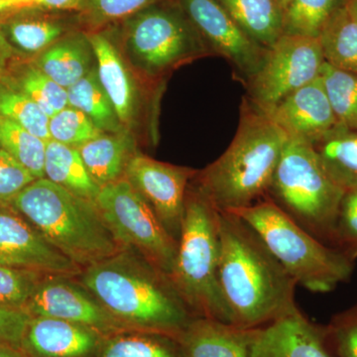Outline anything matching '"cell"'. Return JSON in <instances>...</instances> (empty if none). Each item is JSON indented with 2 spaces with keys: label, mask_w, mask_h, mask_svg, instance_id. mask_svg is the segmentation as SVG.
Masks as SVG:
<instances>
[{
  "label": "cell",
  "mask_w": 357,
  "mask_h": 357,
  "mask_svg": "<svg viewBox=\"0 0 357 357\" xmlns=\"http://www.w3.org/2000/svg\"><path fill=\"white\" fill-rule=\"evenodd\" d=\"M319 39L326 64L357 75V20L347 6L328 20Z\"/></svg>",
  "instance_id": "obj_27"
},
{
  "label": "cell",
  "mask_w": 357,
  "mask_h": 357,
  "mask_svg": "<svg viewBox=\"0 0 357 357\" xmlns=\"http://www.w3.org/2000/svg\"><path fill=\"white\" fill-rule=\"evenodd\" d=\"M325 63L319 38L283 34L268 49L259 70L246 79V98L267 114L286 96L319 79Z\"/></svg>",
  "instance_id": "obj_10"
},
{
  "label": "cell",
  "mask_w": 357,
  "mask_h": 357,
  "mask_svg": "<svg viewBox=\"0 0 357 357\" xmlns=\"http://www.w3.org/2000/svg\"><path fill=\"white\" fill-rule=\"evenodd\" d=\"M36 178L27 169L0 147V206H9Z\"/></svg>",
  "instance_id": "obj_39"
},
{
  "label": "cell",
  "mask_w": 357,
  "mask_h": 357,
  "mask_svg": "<svg viewBox=\"0 0 357 357\" xmlns=\"http://www.w3.org/2000/svg\"><path fill=\"white\" fill-rule=\"evenodd\" d=\"M77 277L131 330L164 333L177 340L195 318L170 277L133 249H121L84 268Z\"/></svg>",
  "instance_id": "obj_2"
},
{
  "label": "cell",
  "mask_w": 357,
  "mask_h": 357,
  "mask_svg": "<svg viewBox=\"0 0 357 357\" xmlns=\"http://www.w3.org/2000/svg\"><path fill=\"white\" fill-rule=\"evenodd\" d=\"M253 41L269 49L284 34V9L278 0H218Z\"/></svg>",
  "instance_id": "obj_22"
},
{
  "label": "cell",
  "mask_w": 357,
  "mask_h": 357,
  "mask_svg": "<svg viewBox=\"0 0 357 357\" xmlns=\"http://www.w3.org/2000/svg\"><path fill=\"white\" fill-rule=\"evenodd\" d=\"M44 178L91 202H96L100 191L89 176L79 150L53 139L47 141Z\"/></svg>",
  "instance_id": "obj_23"
},
{
  "label": "cell",
  "mask_w": 357,
  "mask_h": 357,
  "mask_svg": "<svg viewBox=\"0 0 357 357\" xmlns=\"http://www.w3.org/2000/svg\"><path fill=\"white\" fill-rule=\"evenodd\" d=\"M0 263L50 275L77 276L83 270L11 206H0Z\"/></svg>",
  "instance_id": "obj_14"
},
{
  "label": "cell",
  "mask_w": 357,
  "mask_h": 357,
  "mask_svg": "<svg viewBox=\"0 0 357 357\" xmlns=\"http://www.w3.org/2000/svg\"><path fill=\"white\" fill-rule=\"evenodd\" d=\"M96 357H185L175 337L164 333L128 331L105 338Z\"/></svg>",
  "instance_id": "obj_29"
},
{
  "label": "cell",
  "mask_w": 357,
  "mask_h": 357,
  "mask_svg": "<svg viewBox=\"0 0 357 357\" xmlns=\"http://www.w3.org/2000/svg\"><path fill=\"white\" fill-rule=\"evenodd\" d=\"M347 0H290L284 10V34L319 38Z\"/></svg>",
  "instance_id": "obj_30"
},
{
  "label": "cell",
  "mask_w": 357,
  "mask_h": 357,
  "mask_svg": "<svg viewBox=\"0 0 357 357\" xmlns=\"http://www.w3.org/2000/svg\"><path fill=\"white\" fill-rule=\"evenodd\" d=\"M49 132L51 139L76 149L103 133L84 112L70 105L51 117Z\"/></svg>",
  "instance_id": "obj_34"
},
{
  "label": "cell",
  "mask_w": 357,
  "mask_h": 357,
  "mask_svg": "<svg viewBox=\"0 0 357 357\" xmlns=\"http://www.w3.org/2000/svg\"><path fill=\"white\" fill-rule=\"evenodd\" d=\"M76 277L44 275L23 312L30 318L57 319L86 326L107 337L133 331L112 316Z\"/></svg>",
  "instance_id": "obj_11"
},
{
  "label": "cell",
  "mask_w": 357,
  "mask_h": 357,
  "mask_svg": "<svg viewBox=\"0 0 357 357\" xmlns=\"http://www.w3.org/2000/svg\"><path fill=\"white\" fill-rule=\"evenodd\" d=\"M319 77L338 123L347 130H357V75L325 63Z\"/></svg>",
  "instance_id": "obj_32"
},
{
  "label": "cell",
  "mask_w": 357,
  "mask_h": 357,
  "mask_svg": "<svg viewBox=\"0 0 357 357\" xmlns=\"http://www.w3.org/2000/svg\"><path fill=\"white\" fill-rule=\"evenodd\" d=\"M20 10H15V9L10 8V7L6 6V4L0 2V22L6 20L9 16L13 15V13H17Z\"/></svg>",
  "instance_id": "obj_45"
},
{
  "label": "cell",
  "mask_w": 357,
  "mask_h": 357,
  "mask_svg": "<svg viewBox=\"0 0 357 357\" xmlns=\"http://www.w3.org/2000/svg\"><path fill=\"white\" fill-rule=\"evenodd\" d=\"M95 203L122 248L137 251L170 277L178 241L128 178L102 187Z\"/></svg>",
  "instance_id": "obj_9"
},
{
  "label": "cell",
  "mask_w": 357,
  "mask_h": 357,
  "mask_svg": "<svg viewBox=\"0 0 357 357\" xmlns=\"http://www.w3.org/2000/svg\"><path fill=\"white\" fill-rule=\"evenodd\" d=\"M180 6L211 54L229 61L246 79L259 70L268 49L253 41L218 0H180Z\"/></svg>",
  "instance_id": "obj_12"
},
{
  "label": "cell",
  "mask_w": 357,
  "mask_h": 357,
  "mask_svg": "<svg viewBox=\"0 0 357 357\" xmlns=\"http://www.w3.org/2000/svg\"><path fill=\"white\" fill-rule=\"evenodd\" d=\"M227 213L248 222L298 285L307 290L331 292L351 279V257L314 238L269 199Z\"/></svg>",
  "instance_id": "obj_6"
},
{
  "label": "cell",
  "mask_w": 357,
  "mask_h": 357,
  "mask_svg": "<svg viewBox=\"0 0 357 357\" xmlns=\"http://www.w3.org/2000/svg\"><path fill=\"white\" fill-rule=\"evenodd\" d=\"M344 192L326 174L312 145L289 138L265 198L314 238L333 248Z\"/></svg>",
  "instance_id": "obj_7"
},
{
  "label": "cell",
  "mask_w": 357,
  "mask_h": 357,
  "mask_svg": "<svg viewBox=\"0 0 357 357\" xmlns=\"http://www.w3.org/2000/svg\"><path fill=\"white\" fill-rule=\"evenodd\" d=\"M107 335L61 319L30 318L20 347L24 357H96Z\"/></svg>",
  "instance_id": "obj_17"
},
{
  "label": "cell",
  "mask_w": 357,
  "mask_h": 357,
  "mask_svg": "<svg viewBox=\"0 0 357 357\" xmlns=\"http://www.w3.org/2000/svg\"><path fill=\"white\" fill-rule=\"evenodd\" d=\"M0 357H24L18 349L0 344Z\"/></svg>",
  "instance_id": "obj_44"
},
{
  "label": "cell",
  "mask_w": 357,
  "mask_h": 357,
  "mask_svg": "<svg viewBox=\"0 0 357 357\" xmlns=\"http://www.w3.org/2000/svg\"><path fill=\"white\" fill-rule=\"evenodd\" d=\"M0 81L31 98L49 119L69 107L67 89L44 74L33 62L16 68L13 66Z\"/></svg>",
  "instance_id": "obj_28"
},
{
  "label": "cell",
  "mask_w": 357,
  "mask_h": 357,
  "mask_svg": "<svg viewBox=\"0 0 357 357\" xmlns=\"http://www.w3.org/2000/svg\"><path fill=\"white\" fill-rule=\"evenodd\" d=\"M266 114L289 138L311 145L344 128L338 123L321 77L286 96Z\"/></svg>",
  "instance_id": "obj_15"
},
{
  "label": "cell",
  "mask_w": 357,
  "mask_h": 357,
  "mask_svg": "<svg viewBox=\"0 0 357 357\" xmlns=\"http://www.w3.org/2000/svg\"><path fill=\"white\" fill-rule=\"evenodd\" d=\"M162 0H82L81 13L93 25L129 20Z\"/></svg>",
  "instance_id": "obj_36"
},
{
  "label": "cell",
  "mask_w": 357,
  "mask_h": 357,
  "mask_svg": "<svg viewBox=\"0 0 357 357\" xmlns=\"http://www.w3.org/2000/svg\"><path fill=\"white\" fill-rule=\"evenodd\" d=\"M30 317L22 311L0 306V344L20 351Z\"/></svg>",
  "instance_id": "obj_40"
},
{
  "label": "cell",
  "mask_w": 357,
  "mask_h": 357,
  "mask_svg": "<svg viewBox=\"0 0 357 357\" xmlns=\"http://www.w3.org/2000/svg\"><path fill=\"white\" fill-rule=\"evenodd\" d=\"M67 91L69 105L84 112L102 132L116 133L126 130L117 116L109 96L100 84L96 65Z\"/></svg>",
  "instance_id": "obj_26"
},
{
  "label": "cell",
  "mask_w": 357,
  "mask_h": 357,
  "mask_svg": "<svg viewBox=\"0 0 357 357\" xmlns=\"http://www.w3.org/2000/svg\"><path fill=\"white\" fill-rule=\"evenodd\" d=\"M21 10L0 22V29L16 53L39 55L64 34L66 27L61 21Z\"/></svg>",
  "instance_id": "obj_24"
},
{
  "label": "cell",
  "mask_w": 357,
  "mask_h": 357,
  "mask_svg": "<svg viewBox=\"0 0 357 357\" xmlns=\"http://www.w3.org/2000/svg\"><path fill=\"white\" fill-rule=\"evenodd\" d=\"M220 255V211L196 185H189L170 279L195 317L234 325L218 281Z\"/></svg>",
  "instance_id": "obj_5"
},
{
  "label": "cell",
  "mask_w": 357,
  "mask_h": 357,
  "mask_svg": "<svg viewBox=\"0 0 357 357\" xmlns=\"http://www.w3.org/2000/svg\"><path fill=\"white\" fill-rule=\"evenodd\" d=\"M257 330L195 317L177 340L185 357H251Z\"/></svg>",
  "instance_id": "obj_18"
},
{
  "label": "cell",
  "mask_w": 357,
  "mask_h": 357,
  "mask_svg": "<svg viewBox=\"0 0 357 357\" xmlns=\"http://www.w3.org/2000/svg\"><path fill=\"white\" fill-rule=\"evenodd\" d=\"M86 170L98 187L124 177L126 167L134 154V140L126 130L100 134L79 148Z\"/></svg>",
  "instance_id": "obj_21"
},
{
  "label": "cell",
  "mask_w": 357,
  "mask_h": 357,
  "mask_svg": "<svg viewBox=\"0 0 357 357\" xmlns=\"http://www.w3.org/2000/svg\"><path fill=\"white\" fill-rule=\"evenodd\" d=\"M95 52L96 70L102 88L107 91L119 121L126 128L137 112V89L119 50L100 33L88 35Z\"/></svg>",
  "instance_id": "obj_19"
},
{
  "label": "cell",
  "mask_w": 357,
  "mask_h": 357,
  "mask_svg": "<svg viewBox=\"0 0 357 357\" xmlns=\"http://www.w3.org/2000/svg\"><path fill=\"white\" fill-rule=\"evenodd\" d=\"M0 116L15 122L46 142L51 139L50 119L31 98L2 81H0Z\"/></svg>",
  "instance_id": "obj_33"
},
{
  "label": "cell",
  "mask_w": 357,
  "mask_h": 357,
  "mask_svg": "<svg viewBox=\"0 0 357 357\" xmlns=\"http://www.w3.org/2000/svg\"><path fill=\"white\" fill-rule=\"evenodd\" d=\"M287 134L244 98L229 146L195 176V185L220 211L248 208L265 198L287 144Z\"/></svg>",
  "instance_id": "obj_3"
},
{
  "label": "cell",
  "mask_w": 357,
  "mask_h": 357,
  "mask_svg": "<svg viewBox=\"0 0 357 357\" xmlns=\"http://www.w3.org/2000/svg\"><path fill=\"white\" fill-rule=\"evenodd\" d=\"M279 3L281 4V6L283 7L284 10H285L286 6H288L289 2H290V0H278Z\"/></svg>",
  "instance_id": "obj_47"
},
{
  "label": "cell",
  "mask_w": 357,
  "mask_h": 357,
  "mask_svg": "<svg viewBox=\"0 0 357 357\" xmlns=\"http://www.w3.org/2000/svg\"><path fill=\"white\" fill-rule=\"evenodd\" d=\"M82 0H33V6L52 10H81Z\"/></svg>",
  "instance_id": "obj_42"
},
{
  "label": "cell",
  "mask_w": 357,
  "mask_h": 357,
  "mask_svg": "<svg viewBox=\"0 0 357 357\" xmlns=\"http://www.w3.org/2000/svg\"><path fill=\"white\" fill-rule=\"evenodd\" d=\"M33 64L62 88L68 89L96 67V56L88 35L75 34L58 40Z\"/></svg>",
  "instance_id": "obj_20"
},
{
  "label": "cell",
  "mask_w": 357,
  "mask_h": 357,
  "mask_svg": "<svg viewBox=\"0 0 357 357\" xmlns=\"http://www.w3.org/2000/svg\"><path fill=\"white\" fill-rule=\"evenodd\" d=\"M197 173L192 169L135 153L126 167L124 177L149 204L167 231L178 241L190 181Z\"/></svg>",
  "instance_id": "obj_13"
},
{
  "label": "cell",
  "mask_w": 357,
  "mask_h": 357,
  "mask_svg": "<svg viewBox=\"0 0 357 357\" xmlns=\"http://www.w3.org/2000/svg\"><path fill=\"white\" fill-rule=\"evenodd\" d=\"M0 2L10 8L15 9V10L34 7L33 6V0H0Z\"/></svg>",
  "instance_id": "obj_43"
},
{
  "label": "cell",
  "mask_w": 357,
  "mask_h": 357,
  "mask_svg": "<svg viewBox=\"0 0 357 357\" xmlns=\"http://www.w3.org/2000/svg\"><path fill=\"white\" fill-rule=\"evenodd\" d=\"M9 206L82 269L123 249L95 202L77 196L48 178H36Z\"/></svg>",
  "instance_id": "obj_4"
},
{
  "label": "cell",
  "mask_w": 357,
  "mask_h": 357,
  "mask_svg": "<svg viewBox=\"0 0 357 357\" xmlns=\"http://www.w3.org/2000/svg\"><path fill=\"white\" fill-rule=\"evenodd\" d=\"M312 147L335 184L344 191L357 187V130L338 129Z\"/></svg>",
  "instance_id": "obj_25"
},
{
  "label": "cell",
  "mask_w": 357,
  "mask_h": 357,
  "mask_svg": "<svg viewBox=\"0 0 357 357\" xmlns=\"http://www.w3.org/2000/svg\"><path fill=\"white\" fill-rule=\"evenodd\" d=\"M44 275L0 263V306L23 312Z\"/></svg>",
  "instance_id": "obj_35"
},
{
  "label": "cell",
  "mask_w": 357,
  "mask_h": 357,
  "mask_svg": "<svg viewBox=\"0 0 357 357\" xmlns=\"http://www.w3.org/2000/svg\"><path fill=\"white\" fill-rule=\"evenodd\" d=\"M345 6H347L349 13H351L352 16L357 20V0H347Z\"/></svg>",
  "instance_id": "obj_46"
},
{
  "label": "cell",
  "mask_w": 357,
  "mask_h": 357,
  "mask_svg": "<svg viewBox=\"0 0 357 357\" xmlns=\"http://www.w3.org/2000/svg\"><path fill=\"white\" fill-rule=\"evenodd\" d=\"M333 248L357 258V187L347 190L340 202L333 234Z\"/></svg>",
  "instance_id": "obj_37"
},
{
  "label": "cell",
  "mask_w": 357,
  "mask_h": 357,
  "mask_svg": "<svg viewBox=\"0 0 357 357\" xmlns=\"http://www.w3.org/2000/svg\"><path fill=\"white\" fill-rule=\"evenodd\" d=\"M325 331L335 356L357 357V305L333 317Z\"/></svg>",
  "instance_id": "obj_38"
},
{
  "label": "cell",
  "mask_w": 357,
  "mask_h": 357,
  "mask_svg": "<svg viewBox=\"0 0 357 357\" xmlns=\"http://www.w3.org/2000/svg\"><path fill=\"white\" fill-rule=\"evenodd\" d=\"M218 281L234 325L260 328L297 311V282L255 229L234 213L220 211Z\"/></svg>",
  "instance_id": "obj_1"
},
{
  "label": "cell",
  "mask_w": 357,
  "mask_h": 357,
  "mask_svg": "<svg viewBox=\"0 0 357 357\" xmlns=\"http://www.w3.org/2000/svg\"><path fill=\"white\" fill-rule=\"evenodd\" d=\"M46 141L0 116V147L34 176L44 178Z\"/></svg>",
  "instance_id": "obj_31"
},
{
  "label": "cell",
  "mask_w": 357,
  "mask_h": 357,
  "mask_svg": "<svg viewBox=\"0 0 357 357\" xmlns=\"http://www.w3.org/2000/svg\"><path fill=\"white\" fill-rule=\"evenodd\" d=\"M15 50L7 41L3 32L0 29V79H3L9 69L13 67Z\"/></svg>",
  "instance_id": "obj_41"
},
{
  "label": "cell",
  "mask_w": 357,
  "mask_h": 357,
  "mask_svg": "<svg viewBox=\"0 0 357 357\" xmlns=\"http://www.w3.org/2000/svg\"><path fill=\"white\" fill-rule=\"evenodd\" d=\"M126 49L136 69L150 77L211 54L181 6L161 2L129 18Z\"/></svg>",
  "instance_id": "obj_8"
},
{
  "label": "cell",
  "mask_w": 357,
  "mask_h": 357,
  "mask_svg": "<svg viewBox=\"0 0 357 357\" xmlns=\"http://www.w3.org/2000/svg\"><path fill=\"white\" fill-rule=\"evenodd\" d=\"M251 357H337L325 328L317 326L298 309L258 328Z\"/></svg>",
  "instance_id": "obj_16"
}]
</instances>
